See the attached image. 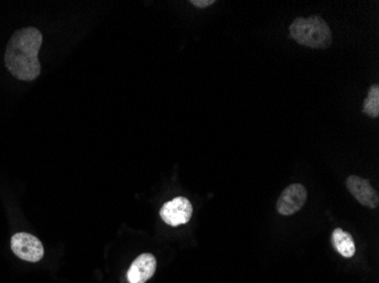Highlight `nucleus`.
I'll return each instance as SVG.
<instances>
[{
    "label": "nucleus",
    "instance_id": "f257e3e1",
    "mask_svg": "<svg viewBox=\"0 0 379 283\" xmlns=\"http://www.w3.org/2000/svg\"><path fill=\"white\" fill-rule=\"evenodd\" d=\"M42 33L35 27L20 29L9 39L5 54L7 70L20 81H33L40 75L38 54Z\"/></svg>",
    "mask_w": 379,
    "mask_h": 283
},
{
    "label": "nucleus",
    "instance_id": "f03ea898",
    "mask_svg": "<svg viewBox=\"0 0 379 283\" xmlns=\"http://www.w3.org/2000/svg\"><path fill=\"white\" fill-rule=\"evenodd\" d=\"M291 38L311 49H327L332 44V31L321 16L295 18L290 25Z\"/></svg>",
    "mask_w": 379,
    "mask_h": 283
},
{
    "label": "nucleus",
    "instance_id": "7ed1b4c3",
    "mask_svg": "<svg viewBox=\"0 0 379 283\" xmlns=\"http://www.w3.org/2000/svg\"><path fill=\"white\" fill-rule=\"evenodd\" d=\"M12 251L20 260L37 263L44 258V249L42 243L33 234L18 232L11 240Z\"/></svg>",
    "mask_w": 379,
    "mask_h": 283
},
{
    "label": "nucleus",
    "instance_id": "20e7f679",
    "mask_svg": "<svg viewBox=\"0 0 379 283\" xmlns=\"http://www.w3.org/2000/svg\"><path fill=\"white\" fill-rule=\"evenodd\" d=\"M192 213V204L187 199L182 196L165 203L161 210V217L163 222L172 227H178L189 222Z\"/></svg>",
    "mask_w": 379,
    "mask_h": 283
},
{
    "label": "nucleus",
    "instance_id": "39448f33",
    "mask_svg": "<svg viewBox=\"0 0 379 283\" xmlns=\"http://www.w3.org/2000/svg\"><path fill=\"white\" fill-rule=\"evenodd\" d=\"M308 193L304 185L292 184L282 191L278 197L276 208L282 215H292L300 211L306 204Z\"/></svg>",
    "mask_w": 379,
    "mask_h": 283
},
{
    "label": "nucleus",
    "instance_id": "423d86ee",
    "mask_svg": "<svg viewBox=\"0 0 379 283\" xmlns=\"http://www.w3.org/2000/svg\"><path fill=\"white\" fill-rule=\"evenodd\" d=\"M347 187L361 206L369 208H376L379 206L378 193L369 180L352 175L347 180Z\"/></svg>",
    "mask_w": 379,
    "mask_h": 283
},
{
    "label": "nucleus",
    "instance_id": "0eeeda50",
    "mask_svg": "<svg viewBox=\"0 0 379 283\" xmlns=\"http://www.w3.org/2000/svg\"><path fill=\"white\" fill-rule=\"evenodd\" d=\"M157 260L149 253L137 256L128 271V280L130 283H146L155 275Z\"/></svg>",
    "mask_w": 379,
    "mask_h": 283
},
{
    "label": "nucleus",
    "instance_id": "6e6552de",
    "mask_svg": "<svg viewBox=\"0 0 379 283\" xmlns=\"http://www.w3.org/2000/svg\"><path fill=\"white\" fill-rule=\"evenodd\" d=\"M334 249L345 258H351L356 254V244L352 236L343 229L336 228L332 234Z\"/></svg>",
    "mask_w": 379,
    "mask_h": 283
},
{
    "label": "nucleus",
    "instance_id": "1a4fd4ad",
    "mask_svg": "<svg viewBox=\"0 0 379 283\" xmlns=\"http://www.w3.org/2000/svg\"><path fill=\"white\" fill-rule=\"evenodd\" d=\"M362 111L371 118H377L379 116V85L373 84L368 91V96L364 101Z\"/></svg>",
    "mask_w": 379,
    "mask_h": 283
},
{
    "label": "nucleus",
    "instance_id": "9d476101",
    "mask_svg": "<svg viewBox=\"0 0 379 283\" xmlns=\"http://www.w3.org/2000/svg\"><path fill=\"white\" fill-rule=\"evenodd\" d=\"M190 4H192L193 6L198 7V8H207L215 4V0H191Z\"/></svg>",
    "mask_w": 379,
    "mask_h": 283
}]
</instances>
